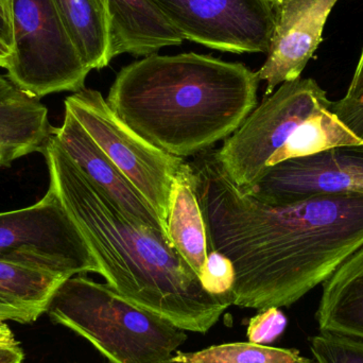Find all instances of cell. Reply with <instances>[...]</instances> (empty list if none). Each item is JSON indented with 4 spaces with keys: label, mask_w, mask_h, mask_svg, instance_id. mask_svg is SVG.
<instances>
[{
    "label": "cell",
    "mask_w": 363,
    "mask_h": 363,
    "mask_svg": "<svg viewBox=\"0 0 363 363\" xmlns=\"http://www.w3.org/2000/svg\"><path fill=\"white\" fill-rule=\"evenodd\" d=\"M189 163L209 252H220L234 266L235 306L259 311L291 306L363 245V194L268 204L235 186L215 149Z\"/></svg>",
    "instance_id": "cell-1"
},
{
    "label": "cell",
    "mask_w": 363,
    "mask_h": 363,
    "mask_svg": "<svg viewBox=\"0 0 363 363\" xmlns=\"http://www.w3.org/2000/svg\"><path fill=\"white\" fill-rule=\"evenodd\" d=\"M43 155L50 185L84 236L106 284L185 332L208 333L232 300L208 294L166 237L132 219L83 174L55 131Z\"/></svg>",
    "instance_id": "cell-2"
},
{
    "label": "cell",
    "mask_w": 363,
    "mask_h": 363,
    "mask_svg": "<svg viewBox=\"0 0 363 363\" xmlns=\"http://www.w3.org/2000/svg\"><path fill=\"white\" fill-rule=\"evenodd\" d=\"M259 83L257 72L241 63L155 53L121 68L106 102L149 144L186 159L240 127L257 106Z\"/></svg>",
    "instance_id": "cell-3"
},
{
    "label": "cell",
    "mask_w": 363,
    "mask_h": 363,
    "mask_svg": "<svg viewBox=\"0 0 363 363\" xmlns=\"http://www.w3.org/2000/svg\"><path fill=\"white\" fill-rule=\"evenodd\" d=\"M46 313L86 339L110 363H165L187 340L185 330L172 322L83 275L60 285Z\"/></svg>",
    "instance_id": "cell-4"
},
{
    "label": "cell",
    "mask_w": 363,
    "mask_h": 363,
    "mask_svg": "<svg viewBox=\"0 0 363 363\" xmlns=\"http://www.w3.org/2000/svg\"><path fill=\"white\" fill-rule=\"evenodd\" d=\"M12 57L8 77L40 99L85 87L89 69L70 40L55 0H10Z\"/></svg>",
    "instance_id": "cell-5"
},
{
    "label": "cell",
    "mask_w": 363,
    "mask_h": 363,
    "mask_svg": "<svg viewBox=\"0 0 363 363\" xmlns=\"http://www.w3.org/2000/svg\"><path fill=\"white\" fill-rule=\"evenodd\" d=\"M332 104L313 79L283 83L224 140L221 148L215 150L216 157L235 186L247 194L264 176L271 157L296 128Z\"/></svg>",
    "instance_id": "cell-6"
},
{
    "label": "cell",
    "mask_w": 363,
    "mask_h": 363,
    "mask_svg": "<svg viewBox=\"0 0 363 363\" xmlns=\"http://www.w3.org/2000/svg\"><path fill=\"white\" fill-rule=\"evenodd\" d=\"M0 262L69 277L99 264L55 188L31 206L0 213Z\"/></svg>",
    "instance_id": "cell-7"
},
{
    "label": "cell",
    "mask_w": 363,
    "mask_h": 363,
    "mask_svg": "<svg viewBox=\"0 0 363 363\" xmlns=\"http://www.w3.org/2000/svg\"><path fill=\"white\" fill-rule=\"evenodd\" d=\"M65 108L167 223L174 178L185 159L164 152L140 138L96 89L84 87L72 94L65 99Z\"/></svg>",
    "instance_id": "cell-8"
},
{
    "label": "cell",
    "mask_w": 363,
    "mask_h": 363,
    "mask_svg": "<svg viewBox=\"0 0 363 363\" xmlns=\"http://www.w3.org/2000/svg\"><path fill=\"white\" fill-rule=\"evenodd\" d=\"M149 1L184 40L224 52H268L274 29L271 0Z\"/></svg>",
    "instance_id": "cell-9"
},
{
    "label": "cell",
    "mask_w": 363,
    "mask_h": 363,
    "mask_svg": "<svg viewBox=\"0 0 363 363\" xmlns=\"http://www.w3.org/2000/svg\"><path fill=\"white\" fill-rule=\"evenodd\" d=\"M363 194V145L342 146L281 162L247 192L272 205L318 194Z\"/></svg>",
    "instance_id": "cell-10"
},
{
    "label": "cell",
    "mask_w": 363,
    "mask_h": 363,
    "mask_svg": "<svg viewBox=\"0 0 363 363\" xmlns=\"http://www.w3.org/2000/svg\"><path fill=\"white\" fill-rule=\"evenodd\" d=\"M339 0H273L274 29L267 60L257 74L264 97L279 85L301 78L323 40L326 21Z\"/></svg>",
    "instance_id": "cell-11"
},
{
    "label": "cell",
    "mask_w": 363,
    "mask_h": 363,
    "mask_svg": "<svg viewBox=\"0 0 363 363\" xmlns=\"http://www.w3.org/2000/svg\"><path fill=\"white\" fill-rule=\"evenodd\" d=\"M62 148L96 186L138 223L163 235L170 241L167 223L146 199L91 140L76 117L65 108L63 125L55 128Z\"/></svg>",
    "instance_id": "cell-12"
},
{
    "label": "cell",
    "mask_w": 363,
    "mask_h": 363,
    "mask_svg": "<svg viewBox=\"0 0 363 363\" xmlns=\"http://www.w3.org/2000/svg\"><path fill=\"white\" fill-rule=\"evenodd\" d=\"M53 131L40 99L0 74V168L31 153H44Z\"/></svg>",
    "instance_id": "cell-13"
},
{
    "label": "cell",
    "mask_w": 363,
    "mask_h": 363,
    "mask_svg": "<svg viewBox=\"0 0 363 363\" xmlns=\"http://www.w3.org/2000/svg\"><path fill=\"white\" fill-rule=\"evenodd\" d=\"M110 19L112 57L155 55L179 46L184 38L149 0H104Z\"/></svg>",
    "instance_id": "cell-14"
},
{
    "label": "cell",
    "mask_w": 363,
    "mask_h": 363,
    "mask_svg": "<svg viewBox=\"0 0 363 363\" xmlns=\"http://www.w3.org/2000/svg\"><path fill=\"white\" fill-rule=\"evenodd\" d=\"M167 232L174 249L200 277L209 253L208 238L199 203L198 182L187 161L174 178L167 216Z\"/></svg>",
    "instance_id": "cell-15"
},
{
    "label": "cell",
    "mask_w": 363,
    "mask_h": 363,
    "mask_svg": "<svg viewBox=\"0 0 363 363\" xmlns=\"http://www.w3.org/2000/svg\"><path fill=\"white\" fill-rule=\"evenodd\" d=\"M317 320L321 332L363 340V245L324 281Z\"/></svg>",
    "instance_id": "cell-16"
},
{
    "label": "cell",
    "mask_w": 363,
    "mask_h": 363,
    "mask_svg": "<svg viewBox=\"0 0 363 363\" xmlns=\"http://www.w3.org/2000/svg\"><path fill=\"white\" fill-rule=\"evenodd\" d=\"M67 277L0 262V321L29 324L46 313L49 302Z\"/></svg>",
    "instance_id": "cell-17"
},
{
    "label": "cell",
    "mask_w": 363,
    "mask_h": 363,
    "mask_svg": "<svg viewBox=\"0 0 363 363\" xmlns=\"http://www.w3.org/2000/svg\"><path fill=\"white\" fill-rule=\"evenodd\" d=\"M66 31L89 69L112 61L110 19L104 0H55Z\"/></svg>",
    "instance_id": "cell-18"
},
{
    "label": "cell",
    "mask_w": 363,
    "mask_h": 363,
    "mask_svg": "<svg viewBox=\"0 0 363 363\" xmlns=\"http://www.w3.org/2000/svg\"><path fill=\"white\" fill-rule=\"evenodd\" d=\"M363 140L356 135L330 108H321L303 121L287 142L268 163V169L281 162L317 155L342 146H360Z\"/></svg>",
    "instance_id": "cell-19"
},
{
    "label": "cell",
    "mask_w": 363,
    "mask_h": 363,
    "mask_svg": "<svg viewBox=\"0 0 363 363\" xmlns=\"http://www.w3.org/2000/svg\"><path fill=\"white\" fill-rule=\"evenodd\" d=\"M180 363H317L303 357L296 350L279 349L252 342L213 345L194 353L174 354Z\"/></svg>",
    "instance_id": "cell-20"
},
{
    "label": "cell",
    "mask_w": 363,
    "mask_h": 363,
    "mask_svg": "<svg viewBox=\"0 0 363 363\" xmlns=\"http://www.w3.org/2000/svg\"><path fill=\"white\" fill-rule=\"evenodd\" d=\"M311 352L317 363H363V340L335 333L311 338Z\"/></svg>",
    "instance_id": "cell-21"
},
{
    "label": "cell",
    "mask_w": 363,
    "mask_h": 363,
    "mask_svg": "<svg viewBox=\"0 0 363 363\" xmlns=\"http://www.w3.org/2000/svg\"><path fill=\"white\" fill-rule=\"evenodd\" d=\"M201 284L208 294L226 296L232 300V290L235 283V269L232 262L218 251H211L206 264L200 275Z\"/></svg>",
    "instance_id": "cell-22"
},
{
    "label": "cell",
    "mask_w": 363,
    "mask_h": 363,
    "mask_svg": "<svg viewBox=\"0 0 363 363\" xmlns=\"http://www.w3.org/2000/svg\"><path fill=\"white\" fill-rule=\"evenodd\" d=\"M287 326V318L279 308L264 309L252 318L247 326L249 342L266 345L277 340Z\"/></svg>",
    "instance_id": "cell-23"
},
{
    "label": "cell",
    "mask_w": 363,
    "mask_h": 363,
    "mask_svg": "<svg viewBox=\"0 0 363 363\" xmlns=\"http://www.w3.org/2000/svg\"><path fill=\"white\" fill-rule=\"evenodd\" d=\"M330 110L347 125L356 135L363 140V98L357 101L333 102Z\"/></svg>",
    "instance_id": "cell-24"
},
{
    "label": "cell",
    "mask_w": 363,
    "mask_h": 363,
    "mask_svg": "<svg viewBox=\"0 0 363 363\" xmlns=\"http://www.w3.org/2000/svg\"><path fill=\"white\" fill-rule=\"evenodd\" d=\"M362 98H363V49L357 67H356L355 72H354L351 84H350L345 97L341 100L345 102H352L357 101Z\"/></svg>",
    "instance_id": "cell-25"
},
{
    "label": "cell",
    "mask_w": 363,
    "mask_h": 363,
    "mask_svg": "<svg viewBox=\"0 0 363 363\" xmlns=\"http://www.w3.org/2000/svg\"><path fill=\"white\" fill-rule=\"evenodd\" d=\"M0 40L13 48L12 21L10 8L0 1Z\"/></svg>",
    "instance_id": "cell-26"
},
{
    "label": "cell",
    "mask_w": 363,
    "mask_h": 363,
    "mask_svg": "<svg viewBox=\"0 0 363 363\" xmlns=\"http://www.w3.org/2000/svg\"><path fill=\"white\" fill-rule=\"evenodd\" d=\"M25 353L19 342L0 345V363H23Z\"/></svg>",
    "instance_id": "cell-27"
},
{
    "label": "cell",
    "mask_w": 363,
    "mask_h": 363,
    "mask_svg": "<svg viewBox=\"0 0 363 363\" xmlns=\"http://www.w3.org/2000/svg\"><path fill=\"white\" fill-rule=\"evenodd\" d=\"M18 341L15 338L14 334H13L11 328H9L8 324L6 322L0 321V345L1 343H17Z\"/></svg>",
    "instance_id": "cell-28"
},
{
    "label": "cell",
    "mask_w": 363,
    "mask_h": 363,
    "mask_svg": "<svg viewBox=\"0 0 363 363\" xmlns=\"http://www.w3.org/2000/svg\"><path fill=\"white\" fill-rule=\"evenodd\" d=\"M0 1L4 2L6 6H9V1H10V0H0Z\"/></svg>",
    "instance_id": "cell-29"
},
{
    "label": "cell",
    "mask_w": 363,
    "mask_h": 363,
    "mask_svg": "<svg viewBox=\"0 0 363 363\" xmlns=\"http://www.w3.org/2000/svg\"><path fill=\"white\" fill-rule=\"evenodd\" d=\"M165 363H180V362H172V359H170L169 362H165Z\"/></svg>",
    "instance_id": "cell-30"
},
{
    "label": "cell",
    "mask_w": 363,
    "mask_h": 363,
    "mask_svg": "<svg viewBox=\"0 0 363 363\" xmlns=\"http://www.w3.org/2000/svg\"><path fill=\"white\" fill-rule=\"evenodd\" d=\"M271 1H273V0H271Z\"/></svg>",
    "instance_id": "cell-31"
}]
</instances>
